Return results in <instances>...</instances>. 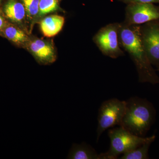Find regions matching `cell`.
Here are the masks:
<instances>
[{
    "instance_id": "cell-1",
    "label": "cell",
    "mask_w": 159,
    "mask_h": 159,
    "mask_svg": "<svg viewBox=\"0 0 159 159\" xmlns=\"http://www.w3.org/2000/svg\"><path fill=\"white\" fill-rule=\"evenodd\" d=\"M141 25H129L120 23L119 31V44L133 61L142 83L152 84L159 83V77L149 61L143 46L140 32Z\"/></svg>"
},
{
    "instance_id": "cell-2",
    "label": "cell",
    "mask_w": 159,
    "mask_h": 159,
    "mask_svg": "<svg viewBox=\"0 0 159 159\" xmlns=\"http://www.w3.org/2000/svg\"><path fill=\"white\" fill-rule=\"evenodd\" d=\"M153 105L146 99L131 97L126 101L125 113L120 126L131 133L144 137L155 119Z\"/></svg>"
},
{
    "instance_id": "cell-3",
    "label": "cell",
    "mask_w": 159,
    "mask_h": 159,
    "mask_svg": "<svg viewBox=\"0 0 159 159\" xmlns=\"http://www.w3.org/2000/svg\"><path fill=\"white\" fill-rule=\"evenodd\" d=\"M110 139L109 149L99 154V159H116L120 154L138 148L146 142L155 140V135L150 137H139L131 133L121 126L109 129Z\"/></svg>"
},
{
    "instance_id": "cell-4",
    "label": "cell",
    "mask_w": 159,
    "mask_h": 159,
    "mask_svg": "<svg viewBox=\"0 0 159 159\" xmlns=\"http://www.w3.org/2000/svg\"><path fill=\"white\" fill-rule=\"evenodd\" d=\"M126 101L113 98L104 101L99 109L97 128V142L102 134L116 125L120 126L125 113Z\"/></svg>"
},
{
    "instance_id": "cell-5",
    "label": "cell",
    "mask_w": 159,
    "mask_h": 159,
    "mask_svg": "<svg viewBox=\"0 0 159 159\" xmlns=\"http://www.w3.org/2000/svg\"><path fill=\"white\" fill-rule=\"evenodd\" d=\"M119 26L120 23L108 24L99 29L93 38L102 54L113 59L125 55L119 44Z\"/></svg>"
},
{
    "instance_id": "cell-6",
    "label": "cell",
    "mask_w": 159,
    "mask_h": 159,
    "mask_svg": "<svg viewBox=\"0 0 159 159\" xmlns=\"http://www.w3.org/2000/svg\"><path fill=\"white\" fill-rule=\"evenodd\" d=\"M142 43L152 65L159 71V20L141 25Z\"/></svg>"
},
{
    "instance_id": "cell-7",
    "label": "cell",
    "mask_w": 159,
    "mask_h": 159,
    "mask_svg": "<svg viewBox=\"0 0 159 159\" xmlns=\"http://www.w3.org/2000/svg\"><path fill=\"white\" fill-rule=\"evenodd\" d=\"M123 22L129 25H142L159 20V6L153 3H132L127 4Z\"/></svg>"
},
{
    "instance_id": "cell-8",
    "label": "cell",
    "mask_w": 159,
    "mask_h": 159,
    "mask_svg": "<svg viewBox=\"0 0 159 159\" xmlns=\"http://www.w3.org/2000/svg\"><path fill=\"white\" fill-rule=\"evenodd\" d=\"M30 48L37 60L43 64L52 63L56 59L53 47L41 40L37 39L31 42Z\"/></svg>"
},
{
    "instance_id": "cell-9",
    "label": "cell",
    "mask_w": 159,
    "mask_h": 159,
    "mask_svg": "<svg viewBox=\"0 0 159 159\" xmlns=\"http://www.w3.org/2000/svg\"><path fill=\"white\" fill-rule=\"evenodd\" d=\"M5 16L12 22H21L25 16V6L17 0H8L3 7Z\"/></svg>"
},
{
    "instance_id": "cell-10",
    "label": "cell",
    "mask_w": 159,
    "mask_h": 159,
    "mask_svg": "<svg viewBox=\"0 0 159 159\" xmlns=\"http://www.w3.org/2000/svg\"><path fill=\"white\" fill-rule=\"evenodd\" d=\"M64 21V18L63 16L58 15L50 16L41 21V29L46 37H52L61 30Z\"/></svg>"
},
{
    "instance_id": "cell-11",
    "label": "cell",
    "mask_w": 159,
    "mask_h": 159,
    "mask_svg": "<svg viewBox=\"0 0 159 159\" xmlns=\"http://www.w3.org/2000/svg\"><path fill=\"white\" fill-rule=\"evenodd\" d=\"M67 159H99V154L90 145L85 142L80 144L74 143L69 152Z\"/></svg>"
},
{
    "instance_id": "cell-12",
    "label": "cell",
    "mask_w": 159,
    "mask_h": 159,
    "mask_svg": "<svg viewBox=\"0 0 159 159\" xmlns=\"http://www.w3.org/2000/svg\"><path fill=\"white\" fill-rule=\"evenodd\" d=\"M5 37L16 43L25 42L28 39L27 35L20 30L11 25H6L2 33Z\"/></svg>"
},
{
    "instance_id": "cell-13",
    "label": "cell",
    "mask_w": 159,
    "mask_h": 159,
    "mask_svg": "<svg viewBox=\"0 0 159 159\" xmlns=\"http://www.w3.org/2000/svg\"><path fill=\"white\" fill-rule=\"evenodd\" d=\"M153 142L149 141L143 145L123 154L121 159H147L148 157V152L151 144Z\"/></svg>"
},
{
    "instance_id": "cell-14",
    "label": "cell",
    "mask_w": 159,
    "mask_h": 159,
    "mask_svg": "<svg viewBox=\"0 0 159 159\" xmlns=\"http://www.w3.org/2000/svg\"><path fill=\"white\" fill-rule=\"evenodd\" d=\"M58 8V0H40L39 15L42 16L56 11Z\"/></svg>"
},
{
    "instance_id": "cell-15",
    "label": "cell",
    "mask_w": 159,
    "mask_h": 159,
    "mask_svg": "<svg viewBox=\"0 0 159 159\" xmlns=\"http://www.w3.org/2000/svg\"><path fill=\"white\" fill-rule=\"evenodd\" d=\"M28 17L33 18L39 11L40 0H22Z\"/></svg>"
},
{
    "instance_id": "cell-16",
    "label": "cell",
    "mask_w": 159,
    "mask_h": 159,
    "mask_svg": "<svg viewBox=\"0 0 159 159\" xmlns=\"http://www.w3.org/2000/svg\"><path fill=\"white\" fill-rule=\"evenodd\" d=\"M126 4L132 3H159V0H117Z\"/></svg>"
},
{
    "instance_id": "cell-17",
    "label": "cell",
    "mask_w": 159,
    "mask_h": 159,
    "mask_svg": "<svg viewBox=\"0 0 159 159\" xmlns=\"http://www.w3.org/2000/svg\"><path fill=\"white\" fill-rule=\"evenodd\" d=\"M7 25L6 20L3 17V16L0 13V33H2V31Z\"/></svg>"
},
{
    "instance_id": "cell-18",
    "label": "cell",
    "mask_w": 159,
    "mask_h": 159,
    "mask_svg": "<svg viewBox=\"0 0 159 159\" xmlns=\"http://www.w3.org/2000/svg\"><path fill=\"white\" fill-rule=\"evenodd\" d=\"M2 0H0V4L2 3Z\"/></svg>"
},
{
    "instance_id": "cell-19",
    "label": "cell",
    "mask_w": 159,
    "mask_h": 159,
    "mask_svg": "<svg viewBox=\"0 0 159 159\" xmlns=\"http://www.w3.org/2000/svg\"></svg>"
}]
</instances>
